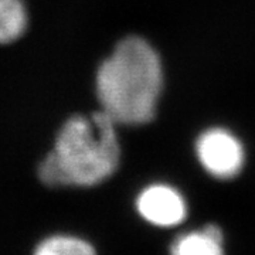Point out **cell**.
<instances>
[{
  "instance_id": "8992f818",
  "label": "cell",
  "mask_w": 255,
  "mask_h": 255,
  "mask_svg": "<svg viewBox=\"0 0 255 255\" xmlns=\"http://www.w3.org/2000/svg\"><path fill=\"white\" fill-rule=\"evenodd\" d=\"M170 255H226L223 233L217 226L209 224L182 234L170 246Z\"/></svg>"
},
{
  "instance_id": "3957f363",
  "label": "cell",
  "mask_w": 255,
  "mask_h": 255,
  "mask_svg": "<svg viewBox=\"0 0 255 255\" xmlns=\"http://www.w3.org/2000/svg\"><path fill=\"white\" fill-rule=\"evenodd\" d=\"M196 153L206 172L221 180L236 177L246 157L241 142L223 128L203 132L196 143Z\"/></svg>"
},
{
  "instance_id": "277c9868",
  "label": "cell",
  "mask_w": 255,
  "mask_h": 255,
  "mask_svg": "<svg viewBox=\"0 0 255 255\" xmlns=\"http://www.w3.org/2000/svg\"><path fill=\"white\" fill-rule=\"evenodd\" d=\"M136 210L146 223L169 228L182 224L187 217V203L169 184H150L139 193Z\"/></svg>"
},
{
  "instance_id": "5b68a950",
  "label": "cell",
  "mask_w": 255,
  "mask_h": 255,
  "mask_svg": "<svg viewBox=\"0 0 255 255\" xmlns=\"http://www.w3.org/2000/svg\"><path fill=\"white\" fill-rule=\"evenodd\" d=\"M33 11L28 0H0V47L18 44L28 34Z\"/></svg>"
},
{
  "instance_id": "52a82bcc",
  "label": "cell",
  "mask_w": 255,
  "mask_h": 255,
  "mask_svg": "<svg viewBox=\"0 0 255 255\" xmlns=\"http://www.w3.org/2000/svg\"><path fill=\"white\" fill-rule=\"evenodd\" d=\"M33 255H97V250L80 236L54 233L37 243Z\"/></svg>"
},
{
  "instance_id": "6da1fadb",
  "label": "cell",
  "mask_w": 255,
  "mask_h": 255,
  "mask_svg": "<svg viewBox=\"0 0 255 255\" xmlns=\"http://www.w3.org/2000/svg\"><path fill=\"white\" fill-rule=\"evenodd\" d=\"M122 157L118 124L101 110L60 119L34 162V177L50 190L92 189L110 180Z\"/></svg>"
},
{
  "instance_id": "7a4b0ae2",
  "label": "cell",
  "mask_w": 255,
  "mask_h": 255,
  "mask_svg": "<svg viewBox=\"0 0 255 255\" xmlns=\"http://www.w3.org/2000/svg\"><path fill=\"white\" fill-rule=\"evenodd\" d=\"M162 85L159 55L136 36L119 40L94 74L98 110L118 125H142L153 118Z\"/></svg>"
}]
</instances>
